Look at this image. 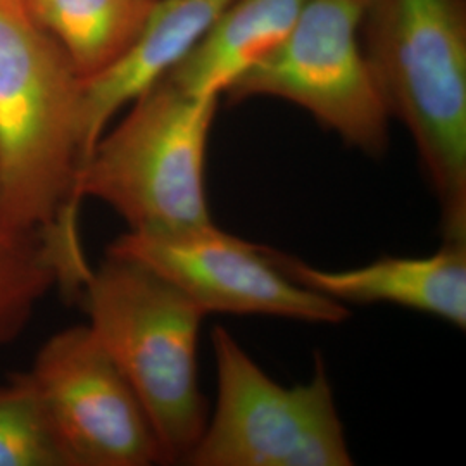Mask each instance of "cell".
<instances>
[{
	"label": "cell",
	"instance_id": "6",
	"mask_svg": "<svg viewBox=\"0 0 466 466\" xmlns=\"http://www.w3.org/2000/svg\"><path fill=\"white\" fill-rule=\"evenodd\" d=\"M367 0H306L282 44L225 92L232 104L275 97L296 104L352 149L380 157L390 115L361 42Z\"/></svg>",
	"mask_w": 466,
	"mask_h": 466
},
{
	"label": "cell",
	"instance_id": "4",
	"mask_svg": "<svg viewBox=\"0 0 466 466\" xmlns=\"http://www.w3.org/2000/svg\"><path fill=\"white\" fill-rule=\"evenodd\" d=\"M219 97H198L169 78L135 99L100 135L78 169L73 199H97L142 235L213 227L204 169Z\"/></svg>",
	"mask_w": 466,
	"mask_h": 466
},
{
	"label": "cell",
	"instance_id": "8",
	"mask_svg": "<svg viewBox=\"0 0 466 466\" xmlns=\"http://www.w3.org/2000/svg\"><path fill=\"white\" fill-rule=\"evenodd\" d=\"M107 252L156 269L208 313L267 315L337 325L346 304L290 279L279 250L219 230L217 225L178 235L127 232Z\"/></svg>",
	"mask_w": 466,
	"mask_h": 466
},
{
	"label": "cell",
	"instance_id": "11",
	"mask_svg": "<svg viewBox=\"0 0 466 466\" xmlns=\"http://www.w3.org/2000/svg\"><path fill=\"white\" fill-rule=\"evenodd\" d=\"M304 4L306 0H232L165 78L190 96L221 99L235 80L282 44Z\"/></svg>",
	"mask_w": 466,
	"mask_h": 466
},
{
	"label": "cell",
	"instance_id": "2",
	"mask_svg": "<svg viewBox=\"0 0 466 466\" xmlns=\"http://www.w3.org/2000/svg\"><path fill=\"white\" fill-rule=\"evenodd\" d=\"M82 76L25 13L0 0V202L11 221L80 246Z\"/></svg>",
	"mask_w": 466,
	"mask_h": 466
},
{
	"label": "cell",
	"instance_id": "7",
	"mask_svg": "<svg viewBox=\"0 0 466 466\" xmlns=\"http://www.w3.org/2000/svg\"><path fill=\"white\" fill-rule=\"evenodd\" d=\"M25 375L67 466L163 463L142 402L88 325L54 333Z\"/></svg>",
	"mask_w": 466,
	"mask_h": 466
},
{
	"label": "cell",
	"instance_id": "10",
	"mask_svg": "<svg viewBox=\"0 0 466 466\" xmlns=\"http://www.w3.org/2000/svg\"><path fill=\"white\" fill-rule=\"evenodd\" d=\"M285 273L340 304L389 302L466 327V244H448L431 256H385L350 269H319L280 254Z\"/></svg>",
	"mask_w": 466,
	"mask_h": 466
},
{
	"label": "cell",
	"instance_id": "14",
	"mask_svg": "<svg viewBox=\"0 0 466 466\" xmlns=\"http://www.w3.org/2000/svg\"><path fill=\"white\" fill-rule=\"evenodd\" d=\"M0 466H67L47 413L25 373L0 385Z\"/></svg>",
	"mask_w": 466,
	"mask_h": 466
},
{
	"label": "cell",
	"instance_id": "12",
	"mask_svg": "<svg viewBox=\"0 0 466 466\" xmlns=\"http://www.w3.org/2000/svg\"><path fill=\"white\" fill-rule=\"evenodd\" d=\"M86 80L111 66L142 32L156 0H19Z\"/></svg>",
	"mask_w": 466,
	"mask_h": 466
},
{
	"label": "cell",
	"instance_id": "5",
	"mask_svg": "<svg viewBox=\"0 0 466 466\" xmlns=\"http://www.w3.org/2000/svg\"><path fill=\"white\" fill-rule=\"evenodd\" d=\"M218 400L187 454L192 466H350L354 463L332 383L317 354L308 383L269 379L223 327L213 330Z\"/></svg>",
	"mask_w": 466,
	"mask_h": 466
},
{
	"label": "cell",
	"instance_id": "1",
	"mask_svg": "<svg viewBox=\"0 0 466 466\" xmlns=\"http://www.w3.org/2000/svg\"><path fill=\"white\" fill-rule=\"evenodd\" d=\"M361 42L410 130L448 244H466V0H367Z\"/></svg>",
	"mask_w": 466,
	"mask_h": 466
},
{
	"label": "cell",
	"instance_id": "13",
	"mask_svg": "<svg viewBox=\"0 0 466 466\" xmlns=\"http://www.w3.org/2000/svg\"><path fill=\"white\" fill-rule=\"evenodd\" d=\"M86 271L49 233L11 221L0 202V348L25 330L54 285L78 290Z\"/></svg>",
	"mask_w": 466,
	"mask_h": 466
},
{
	"label": "cell",
	"instance_id": "9",
	"mask_svg": "<svg viewBox=\"0 0 466 466\" xmlns=\"http://www.w3.org/2000/svg\"><path fill=\"white\" fill-rule=\"evenodd\" d=\"M230 4L232 0H156L134 44L111 66L82 80L84 161L113 119L161 82Z\"/></svg>",
	"mask_w": 466,
	"mask_h": 466
},
{
	"label": "cell",
	"instance_id": "3",
	"mask_svg": "<svg viewBox=\"0 0 466 466\" xmlns=\"http://www.w3.org/2000/svg\"><path fill=\"white\" fill-rule=\"evenodd\" d=\"M80 292L86 325L142 402L163 463H184L208 423L198 367L206 313L156 269L113 252Z\"/></svg>",
	"mask_w": 466,
	"mask_h": 466
}]
</instances>
